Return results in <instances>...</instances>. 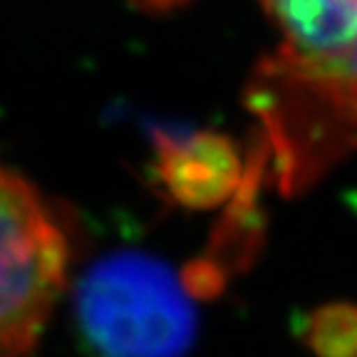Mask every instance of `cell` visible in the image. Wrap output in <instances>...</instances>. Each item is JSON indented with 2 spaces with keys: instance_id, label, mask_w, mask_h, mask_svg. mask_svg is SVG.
Here are the masks:
<instances>
[{
  "instance_id": "cell-1",
  "label": "cell",
  "mask_w": 357,
  "mask_h": 357,
  "mask_svg": "<svg viewBox=\"0 0 357 357\" xmlns=\"http://www.w3.org/2000/svg\"><path fill=\"white\" fill-rule=\"evenodd\" d=\"M77 312L100 357H178L194 333V312L162 263L117 256L84 275Z\"/></svg>"
},
{
  "instance_id": "cell-2",
  "label": "cell",
  "mask_w": 357,
  "mask_h": 357,
  "mask_svg": "<svg viewBox=\"0 0 357 357\" xmlns=\"http://www.w3.org/2000/svg\"><path fill=\"white\" fill-rule=\"evenodd\" d=\"M67 268V241L33 186L0 167V357H28Z\"/></svg>"
},
{
  "instance_id": "cell-3",
  "label": "cell",
  "mask_w": 357,
  "mask_h": 357,
  "mask_svg": "<svg viewBox=\"0 0 357 357\" xmlns=\"http://www.w3.org/2000/svg\"><path fill=\"white\" fill-rule=\"evenodd\" d=\"M298 70L328 65L357 47V0H263Z\"/></svg>"
},
{
  "instance_id": "cell-4",
  "label": "cell",
  "mask_w": 357,
  "mask_h": 357,
  "mask_svg": "<svg viewBox=\"0 0 357 357\" xmlns=\"http://www.w3.org/2000/svg\"><path fill=\"white\" fill-rule=\"evenodd\" d=\"M162 176L181 201L208 204L234 186L236 156L231 146L216 137H194L167 144Z\"/></svg>"
},
{
  "instance_id": "cell-5",
  "label": "cell",
  "mask_w": 357,
  "mask_h": 357,
  "mask_svg": "<svg viewBox=\"0 0 357 357\" xmlns=\"http://www.w3.org/2000/svg\"><path fill=\"white\" fill-rule=\"evenodd\" d=\"M139 6L144 8H154V10H167V8H174L178 3H186V0H137Z\"/></svg>"
}]
</instances>
